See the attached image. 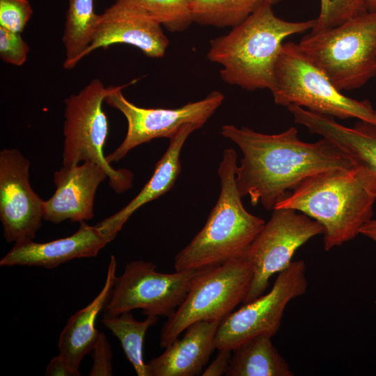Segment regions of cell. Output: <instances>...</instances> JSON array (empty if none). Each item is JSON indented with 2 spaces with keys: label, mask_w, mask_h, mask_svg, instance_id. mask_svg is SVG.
<instances>
[{
  "label": "cell",
  "mask_w": 376,
  "mask_h": 376,
  "mask_svg": "<svg viewBox=\"0 0 376 376\" xmlns=\"http://www.w3.org/2000/svg\"><path fill=\"white\" fill-rule=\"evenodd\" d=\"M196 130L195 127L188 125L171 138L168 148L155 164L152 175L140 192L123 208L100 221L101 224L118 234L135 211L169 191L180 173V155L182 146L189 135Z\"/></svg>",
  "instance_id": "obj_20"
},
{
  "label": "cell",
  "mask_w": 376,
  "mask_h": 376,
  "mask_svg": "<svg viewBox=\"0 0 376 376\" xmlns=\"http://www.w3.org/2000/svg\"><path fill=\"white\" fill-rule=\"evenodd\" d=\"M47 376H79L80 372L73 370L65 359L58 354L52 359L46 368Z\"/></svg>",
  "instance_id": "obj_31"
},
{
  "label": "cell",
  "mask_w": 376,
  "mask_h": 376,
  "mask_svg": "<svg viewBox=\"0 0 376 376\" xmlns=\"http://www.w3.org/2000/svg\"><path fill=\"white\" fill-rule=\"evenodd\" d=\"M360 234L367 237L376 243V219H371L360 229Z\"/></svg>",
  "instance_id": "obj_32"
},
{
  "label": "cell",
  "mask_w": 376,
  "mask_h": 376,
  "mask_svg": "<svg viewBox=\"0 0 376 376\" xmlns=\"http://www.w3.org/2000/svg\"><path fill=\"white\" fill-rule=\"evenodd\" d=\"M368 11H376V0H366Z\"/></svg>",
  "instance_id": "obj_33"
},
{
  "label": "cell",
  "mask_w": 376,
  "mask_h": 376,
  "mask_svg": "<svg viewBox=\"0 0 376 376\" xmlns=\"http://www.w3.org/2000/svg\"><path fill=\"white\" fill-rule=\"evenodd\" d=\"M116 268V257L111 256L103 288L87 306L69 318L60 334L59 354L76 371L79 372L82 359L91 352L99 336L95 328L96 318L110 297L117 279Z\"/></svg>",
  "instance_id": "obj_19"
},
{
  "label": "cell",
  "mask_w": 376,
  "mask_h": 376,
  "mask_svg": "<svg viewBox=\"0 0 376 376\" xmlns=\"http://www.w3.org/2000/svg\"><path fill=\"white\" fill-rule=\"evenodd\" d=\"M116 235L100 223L90 226L81 221L78 230L66 237L44 243L31 239L15 242L0 260V266L55 268L75 258L96 256Z\"/></svg>",
  "instance_id": "obj_15"
},
{
  "label": "cell",
  "mask_w": 376,
  "mask_h": 376,
  "mask_svg": "<svg viewBox=\"0 0 376 376\" xmlns=\"http://www.w3.org/2000/svg\"><path fill=\"white\" fill-rule=\"evenodd\" d=\"M221 321L201 320L185 330L165 351L147 363L148 376L201 375L214 349L215 335Z\"/></svg>",
  "instance_id": "obj_17"
},
{
  "label": "cell",
  "mask_w": 376,
  "mask_h": 376,
  "mask_svg": "<svg viewBox=\"0 0 376 376\" xmlns=\"http://www.w3.org/2000/svg\"><path fill=\"white\" fill-rule=\"evenodd\" d=\"M282 0H190L194 22L203 26L234 27L265 5Z\"/></svg>",
  "instance_id": "obj_23"
},
{
  "label": "cell",
  "mask_w": 376,
  "mask_h": 376,
  "mask_svg": "<svg viewBox=\"0 0 376 376\" xmlns=\"http://www.w3.org/2000/svg\"><path fill=\"white\" fill-rule=\"evenodd\" d=\"M271 339L270 336L258 335L237 347L226 375L293 376V371Z\"/></svg>",
  "instance_id": "obj_21"
},
{
  "label": "cell",
  "mask_w": 376,
  "mask_h": 376,
  "mask_svg": "<svg viewBox=\"0 0 376 376\" xmlns=\"http://www.w3.org/2000/svg\"><path fill=\"white\" fill-rule=\"evenodd\" d=\"M298 45L338 90L360 88L376 76V11L311 32Z\"/></svg>",
  "instance_id": "obj_5"
},
{
  "label": "cell",
  "mask_w": 376,
  "mask_h": 376,
  "mask_svg": "<svg viewBox=\"0 0 376 376\" xmlns=\"http://www.w3.org/2000/svg\"><path fill=\"white\" fill-rule=\"evenodd\" d=\"M158 317L147 316L143 321L136 320L130 312L117 315L104 314V326L120 341L126 357L139 376H148L147 364L143 357V340L148 329L155 324Z\"/></svg>",
  "instance_id": "obj_24"
},
{
  "label": "cell",
  "mask_w": 376,
  "mask_h": 376,
  "mask_svg": "<svg viewBox=\"0 0 376 376\" xmlns=\"http://www.w3.org/2000/svg\"><path fill=\"white\" fill-rule=\"evenodd\" d=\"M127 44L139 49L150 58L165 55L169 40L162 26L144 12L116 1L99 14L90 45L81 58L100 48Z\"/></svg>",
  "instance_id": "obj_14"
},
{
  "label": "cell",
  "mask_w": 376,
  "mask_h": 376,
  "mask_svg": "<svg viewBox=\"0 0 376 376\" xmlns=\"http://www.w3.org/2000/svg\"><path fill=\"white\" fill-rule=\"evenodd\" d=\"M237 153L224 150L218 174L221 190L203 228L175 256V271L219 265L244 255L265 221L244 207L236 184Z\"/></svg>",
  "instance_id": "obj_4"
},
{
  "label": "cell",
  "mask_w": 376,
  "mask_h": 376,
  "mask_svg": "<svg viewBox=\"0 0 376 376\" xmlns=\"http://www.w3.org/2000/svg\"><path fill=\"white\" fill-rule=\"evenodd\" d=\"M198 270L162 273L151 262L131 261L117 276L104 312L117 315L139 308L146 316L169 318L183 302Z\"/></svg>",
  "instance_id": "obj_10"
},
{
  "label": "cell",
  "mask_w": 376,
  "mask_h": 376,
  "mask_svg": "<svg viewBox=\"0 0 376 376\" xmlns=\"http://www.w3.org/2000/svg\"><path fill=\"white\" fill-rule=\"evenodd\" d=\"M265 5L227 34L210 40L207 58L222 66L220 77L248 91L273 86L276 64L288 37L312 29L315 19L289 22Z\"/></svg>",
  "instance_id": "obj_3"
},
{
  "label": "cell",
  "mask_w": 376,
  "mask_h": 376,
  "mask_svg": "<svg viewBox=\"0 0 376 376\" xmlns=\"http://www.w3.org/2000/svg\"><path fill=\"white\" fill-rule=\"evenodd\" d=\"M32 15L28 0H0V26L6 29L22 33Z\"/></svg>",
  "instance_id": "obj_27"
},
{
  "label": "cell",
  "mask_w": 376,
  "mask_h": 376,
  "mask_svg": "<svg viewBox=\"0 0 376 376\" xmlns=\"http://www.w3.org/2000/svg\"><path fill=\"white\" fill-rule=\"evenodd\" d=\"M107 178L106 171L91 161L62 166L54 173V194L44 201L43 219L54 224L65 220L80 223L91 219L96 191Z\"/></svg>",
  "instance_id": "obj_16"
},
{
  "label": "cell",
  "mask_w": 376,
  "mask_h": 376,
  "mask_svg": "<svg viewBox=\"0 0 376 376\" xmlns=\"http://www.w3.org/2000/svg\"><path fill=\"white\" fill-rule=\"evenodd\" d=\"M221 134L233 141L243 155L235 178L240 196H249L252 205L260 203L267 210H273L289 191L311 175L356 165L327 139L315 143L301 141L294 127L267 134L244 126L225 125Z\"/></svg>",
  "instance_id": "obj_1"
},
{
  "label": "cell",
  "mask_w": 376,
  "mask_h": 376,
  "mask_svg": "<svg viewBox=\"0 0 376 376\" xmlns=\"http://www.w3.org/2000/svg\"><path fill=\"white\" fill-rule=\"evenodd\" d=\"M368 12L366 0H320V10L311 32L338 26Z\"/></svg>",
  "instance_id": "obj_26"
},
{
  "label": "cell",
  "mask_w": 376,
  "mask_h": 376,
  "mask_svg": "<svg viewBox=\"0 0 376 376\" xmlns=\"http://www.w3.org/2000/svg\"><path fill=\"white\" fill-rule=\"evenodd\" d=\"M150 16L171 32H182L193 22L190 0H116Z\"/></svg>",
  "instance_id": "obj_25"
},
{
  "label": "cell",
  "mask_w": 376,
  "mask_h": 376,
  "mask_svg": "<svg viewBox=\"0 0 376 376\" xmlns=\"http://www.w3.org/2000/svg\"><path fill=\"white\" fill-rule=\"evenodd\" d=\"M270 91L276 104L296 105L340 119L354 118L376 126V110L371 104L344 95L298 44L283 43Z\"/></svg>",
  "instance_id": "obj_6"
},
{
  "label": "cell",
  "mask_w": 376,
  "mask_h": 376,
  "mask_svg": "<svg viewBox=\"0 0 376 376\" xmlns=\"http://www.w3.org/2000/svg\"><path fill=\"white\" fill-rule=\"evenodd\" d=\"M29 167L19 150L0 152V219L8 242L33 240L41 227L44 201L30 184Z\"/></svg>",
  "instance_id": "obj_13"
},
{
  "label": "cell",
  "mask_w": 376,
  "mask_h": 376,
  "mask_svg": "<svg viewBox=\"0 0 376 376\" xmlns=\"http://www.w3.org/2000/svg\"><path fill=\"white\" fill-rule=\"evenodd\" d=\"M252 278V266L244 256L199 269L183 302L164 324L160 347H166L196 322L221 321L244 301Z\"/></svg>",
  "instance_id": "obj_7"
},
{
  "label": "cell",
  "mask_w": 376,
  "mask_h": 376,
  "mask_svg": "<svg viewBox=\"0 0 376 376\" xmlns=\"http://www.w3.org/2000/svg\"><path fill=\"white\" fill-rule=\"evenodd\" d=\"M376 175L359 165L335 168L305 179L275 206L300 212L323 227L326 251L360 234L373 218Z\"/></svg>",
  "instance_id": "obj_2"
},
{
  "label": "cell",
  "mask_w": 376,
  "mask_h": 376,
  "mask_svg": "<svg viewBox=\"0 0 376 376\" xmlns=\"http://www.w3.org/2000/svg\"><path fill=\"white\" fill-rule=\"evenodd\" d=\"M296 123L311 133L327 139L345 152L354 162L376 175V126L360 120L348 127L332 117L314 113L296 105H289Z\"/></svg>",
  "instance_id": "obj_18"
},
{
  "label": "cell",
  "mask_w": 376,
  "mask_h": 376,
  "mask_svg": "<svg viewBox=\"0 0 376 376\" xmlns=\"http://www.w3.org/2000/svg\"><path fill=\"white\" fill-rule=\"evenodd\" d=\"M110 86L104 102L120 111L127 122L126 135L120 145L106 156L109 163L118 162L135 147L157 138L171 139L188 125L199 129L221 105L224 95L212 91L205 97L175 109L144 108L128 101L122 90L132 84Z\"/></svg>",
  "instance_id": "obj_9"
},
{
  "label": "cell",
  "mask_w": 376,
  "mask_h": 376,
  "mask_svg": "<svg viewBox=\"0 0 376 376\" xmlns=\"http://www.w3.org/2000/svg\"><path fill=\"white\" fill-rule=\"evenodd\" d=\"M62 42L65 50L63 68L70 70L82 59L90 45L99 14L94 10V0H67Z\"/></svg>",
  "instance_id": "obj_22"
},
{
  "label": "cell",
  "mask_w": 376,
  "mask_h": 376,
  "mask_svg": "<svg viewBox=\"0 0 376 376\" xmlns=\"http://www.w3.org/2000/svg\"><path fill=\"white\" fill-rule=\"evenodd\" d=\"M29 46L21 33L0 26V58L8 64L21 66L26 61Z\"/></svg>",
  "instance_id": "obj_28"
},
{
  "label": "cell",
  "mask_w": 376,
  "mask_h": 376,
  "mask_svg": "<svg viewBox=\"0 0 376 376\" xmlns=\"http://www.w3.org/2000/svg\"><path fill=\"white\" fill-rule=\"evenodd\" d=\"M93 365L90 376L112 375V352L109 342L103 333H100L91 350Z\"/></svg>",
  "instance_id": "obj_29"
},
{
  "label": "cell",
  "mask_w": 376,
  "mask_h": 376,
  "mask_svg": "<svg viewBox=\"0 0 376 376\" xmlns=\"http://www.w3.org/2000/svg\"><path fill=\"white\" fill-rule=\"evenodd\" d=\"M217 357L203 371V376H220L226 375L232 358L231 350H221Z\"/></svg>",
  "instance_id": "obj_30"
},
{
  "label": "cell",
  "mask_w": 376,
  "mask_h": 376,
  "mask_svg": "<svg viewBox=\"0 0 376 376\" xmlns=\"http://www.w3.org/2000/svg\"><path fill=\"white\" fill-rule=\"evenodd\" d=\"M109 90L110 86L105 87L96 78L64 100L62 164L74 166L85 161L95 162L106 171L109 186L122 194L132 187L133 173L113 168L104 154L109 124L102 104Z\"/></svg>",
  "instance_id": "obj_8"
},
{
  "label": "cell",
  "mask_w": 376,
  "mask_h": 376,
  "mask_svg": "<svg viewBox=\"0 0 376 376\" xmlns=\"http://www.w3.org/2000/svg\"><path fill=\"white\" fill-rule=\"evenodd\" d=\"M307 287L304 262L292 261L278 274L267 294L244 304L220 322L214 338L216 349L233 351L254 336H274L280 328L288 304L305 294Z\"/></svg>",
  "instance_id": "obj_11"
},
{
  "label": "cell",
  "mask_w": 376,
  "mask_h": 376,
  "mask_svg": "<svg viewBox=\"0 0 376 376\" xmlns=\"http://www.w3.org/2000/svg\"><path fill=\"white\" fill-rule=\"evenodd\" d=\"M323 233L322 226L303 213L276 208L244 256L253 268L246 304L263 295L270 278L286 268L295 251L311 238Z\"/></svg>",
  "instance_id": "obj_12"
}]
</instances>
